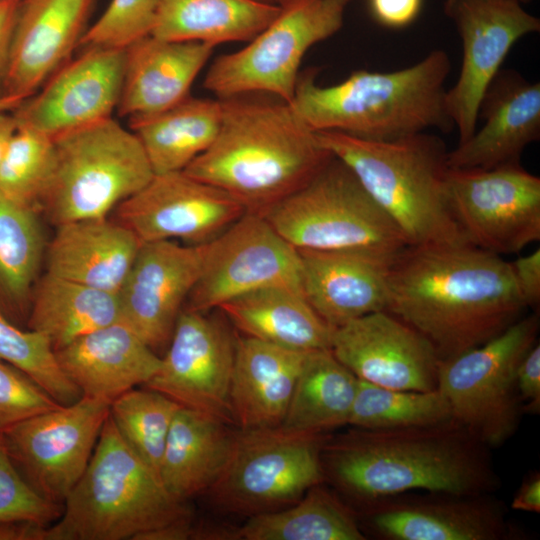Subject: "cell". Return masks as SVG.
I'll return each mask as SVG.
<instances>
[{
	"label": "cell",
	"mask_w": 540,
	"mask_h": 540,
	"mask_svg": "<svg viewBox=\"0 0 540 540\" xmlns=\"http://www.w3.org/2000/svg\"><path fill=\"white\" fill-rule=\"evenodd\" d=\"M526 308L510 262L468 243L408 245L390 264L385 311L425 337L439 360L487 342Z\"/></svg>",
	"instance_id": "obj_1"
},
{
	"label": "cell",
	"mask_w": 540,
	"mask_h": 540,
	"mask_svg": "<svg viewBox=\"0 0 540 540\" xmlns=\"http://www.w3.org/2000/svg\"><path fill=\"white\" fill-rule=\"evenodd\" d=\"M490 449L454 419L420 427L325 434V482L352 507L396 494L493 493L500 478Z\"/></svg>",
	"instance_id": "obj_2"
},
{
	"label": "cell",
	"mask_w": 540,
	"mask_h": 540,
	"mask_svg": "<svg viewBox=\"0 0 540 540\" xmlns=\"http://www.w3.org/2000/svg\"><path fill=\"white\" fill-rule=\"evenodd\" d=\"M270 95L219 98L212 145L183 172L261 213L309 181L332 157L291 106Z\"/></svg>",
	"instance_id": "obj_3"
},
{
	"label": "cell",
	"mask_w": 540,
	"mask_h": 540,
	"mask_svg": "<svg viewBox=\"0 0 540 540\" xmlns=\"http://www.w3.org/2000/svg\"><path fill=\"white\" fill-rule=\"evenodd\" d=\"M449 55L432 50L419 62L392 72L353 71L343 81L322 86L316 72L299 75L289 103L313 131H335L377 141L408 137L430 129L450 132L445 82Z\"/></svg>",
	"instance_id": "obj_4"
},
{
	"label": "cell",
	"mask_w": 540,
	"mask_h": 540,
	"mask_svg": "<svg viewBox=\"0 0 540 540\" xmlns=\"http://www.w3.org/2000/svg\"><path fill=\"white\" fill-rule=\"evenodd\" d=\"M316 134L322 146L351 170L409 246L468 243L449 207L448 150L441 138L427 132L389 141L335 131Z\"/></svg>",
	"instance_id": "obj_5"
},
{
	"label": "cell",
	"mask_w": 540,
	"mask_h": 540,
	"mask_svg": "<svg viewBox=\"0 0 540 540\" xmlns=\"http://www.w3.org/2000/svg\"><path fill=\"white\" fill-rule=\"evenodd\" d=\"M46 540L133 539L191 515L123 440L110 413L90 461Z\"/></svg>",
	"instance_id": "obj_6"
},
{
	"label": "cell",
	"mask_w": 540,
	"mask_h": 540,
	"mask_svg": "<svg viewBox=\"0 0 540 540\" xmlns=\"http://www.w3.org/2000/svg\"><path fill=\"white\" fill-rule=\"evenodd\" d=\"M53 141L54 168L41 210L56 226L106 218L154 176L136 135L112 117Z\"/></svg>",
	"instance_id": "obj_7"
},
{
	"label": "cell",
	"mask_w": 540,
	"mask_h": 540,
	"mask_svg": "<svg viewBox=\"0 0 540 540\" xmlns=\"http://www.w3.org/2000/svg\"><path fill=\"white\" fill-rule=\"evenodd\" d=\"M261 214L297 249L361 250L395 257L408 246L351 170L334 156Z\"/></svg>",
	"instance_id": "obj_8"
},
{
	"label": "cell",
	"mask_w": 540,
	"mask_h": 540,
	"mask_svg": "<svg viewBox=\"0 0 540 540\" xmlns=\"http://www.w3.org/2000/svg\"><path fill=\"white\" fill-rule=\"evenodd\" d=\"M349 2L283 0L276 17L243 48L214 60L204 88L217 98L265 94L289 104L305 54L342 28Z\"/></svg>",
	"instance_id": "obj_9"
},
{
	"label": "cell",
	"mask_w": 540,
	"mask_h": 540,
	"mask_svg": "<svg viewBox=\"0 0 540 540\" xmlns=\"http://www.w3.org/2000/svg\"><path fill=\"white\" fill-rule=\"evenodd\" d=\"M539 316H522L487 342L439 360L438 389L452 418L489 448L518 429L523 406L516 387L517 368L538 342Z\"/></svg>",
	"instance_id": "obj_10"
},
{
	"label": "cell",
	"mask_w": 540,
	"mask_h": 540,
	"mask_svg": "<svg viewBox=\"0 0 540 540\" xmlns=\"http://www.w3.org/2000/svg\"><path fill=\"white\" fill-rule=\"evenodd\" d=\"M325 434L266 428L236 431L225 467L208 490L212 501L248 517L288 507L325 482Z\"/></svg>",
	"instance_id": "obj_11"
},
{
	"label": "cell",
	"mask_w": 540,
	"mask_h": 540,
	"mask_svg": "<svg viewBox=\"0 0 540 540\" xmlns=\"http://www.w3.org/2000/svg\"><path fill=\"white\" fill-rule=\"evenodd\" d=\"M446 194L455 221L473 246L501 256L540 239V178L520 163L449 168Z\"/></svg>",
	"instance_id": "obj_12"
},
{
	"label": "cell",
	"mask_w": 540,
	"mask_h": 540,
	"mask_svg": "<svg viewBox=\"0 0 540 540\" xmlns=\"http://www.w3.org/2000/svg\"><path fill=\"white\" fill-rule=\"evenodd\" d=\"M110 403L82 396L1 432L13 463L39 494L64 502L90 461Z\"/></svg>",
	"instance_id": "obj_13"
},
{
	"label": "cell",
	"mask_w": 540,
	"mask_h": 540,
	"mask_svg": "<svg viewBox=\"0 0 540 540\" xmlns=\"http://www.w3.org/2000/svg\"><path fill=\"white\" fill-rule=\"evenodd\" d=\"M274 286L302 290L298 249L261 214L247 211L206 243L202 272L187 309L216 310L240 295Z\"/></svg>",
	"instance_id": "obj_14"
},
{
	"label": "cell",
	"mask_w": 540,
	"mask_h": 540,
	"mask_svg": "<svg viewBox=\"0 0 540 540\" xmlns=\"http://www.w3.org/2000/svg\"><path fill=\"white\" fill-rule=\"evenodd\" d=\"M219 312L182 311L160 367L144 387L230 425L235 424L230 385L237 337Z\"/></svg>",
	"instance_id": "obj_15"
},
{
	"label": "cell",
	"mask_w": 540,
	"mask_h": 540,
	"mask_svg": "<svg viewBox=\"0 0 540 540\" xmlns=\"http://www.w3.org/2000/svg\"><path fill=\"white\" fill-rule=\"evenodd\" d=\"M365 536L381 540H507L518 536L492 493L416 491L353 507Z\"/></svg>",
	"instance_id": "obj_16"
},
{
	"label": "cell",
	"mask_w": 540,
	"mask_h": 540,
	"mask_svg": "<svg viewBox=\"0 0 540 540\" xmlns=\"http://www.w3.org/2000/svg\"><path fill=\"white\" fill-rule=\"evenodd\" d=\"M444 12L462 43L459 77L445 97L462 143L476 131L482 97L510 49L539 32L540 19L515 0H446Z\"/></svg>",
	"instance_id": "obj_17"
},
{
	"label": "cell",
	"mask_w": 540,
	"mask_h": 540,
	"mask_svg": "<svg viewBox=\"0 0 540 540\" xmlns=\"http://www.w3.org/2000/svg\"><path fill=\"white\" fill-rule=\"evenodd\" d=\"M247 212L227 192L183 171L154 174L117 207L118 221L142 242L181 239L206 244Z\"/></svg>",
	"instance_id": "obj_18"
},
{
	"label": "cell",
	"mask_w": 540,
	"mask_h": 540,
	"mask_svg": "<svg viewBox=\"0 0 540 540\" xmlns=\"http://www.w3.org/2000/svg\"><path fill=\"white\" fill-rule=\"evenodd\" d=\"M125 49L90 46L13 110L18 126L55 138L111 117L120 99Z\"/></svg>",
	"instance_id": "obj_19"
},
{
	"label": "cell",
	"mask_w": 540,
	"mask_h": 540,
	"mask_svg": "<svg viewBox=\"0 0 540 540\" xmlns=\"http://www.w3.org/2000/svg\"><path fill=\"white\" fill-rule=\"evenodd\" d=\"M206 244L142 242L119 290L121 322L152 350L168 345L182 305L198 281Z\"/></svg>",
	"instance_id": "obj_20"
},
{
	"label": "cell",
	"mask_w": 540,
	"mask_h": 540,
	"mask_svg": "<svg viewBox=\"0 0 540 540\" xmlns=\"http://www.w3.org/2000/svg\"><path fill=\"white\" fill-rule=\"evenodd\" d=\"M331 351L358 379L389 389L438 387L439 357L415 329L387 311L335 328Z\"/></svg>",
	"instance_id": "obj_21"
},
{
	"label": "cell",
	"mask_w": 540,
	"mask_h": 540,
	"mask_svg": "<svg viewBox=\"0 0 540 540\" xmlns=\"http://www.w3.org/2000/svg\"><path fill=\"white\" fill-rule=\"evenodd\" d=\"M478 119L484 121L480 130L448 151V167L520 163L525 148L540 139V83L515 70H500L482 97Z\"/></svg>",
	"instance_id": "obj_22"
},
{
	"label": "cell",
	"mask_w": 540,
	"mask_h": 540,
	"mask_svg": "<svg viewBox=\"0 0 540 540\" xmlns=\"http://www.w3.org/2000/svg\"><path fill=\"white\" fill-rule=\"evenodd\" d=\"M95 0H21L4 94L26 99L81 43Z\"/></svg>",
	"instance_id": "obj_23"
},
{
	"label": "cell",
	"mask_w": 540,
	"mask_h": 540,
	"mask_svg": "<svg viewBox=\"0 0 540 540\" xmlns=\"http://www.w3.org/2000/svg\"><path fill=\"white\" fill-rule=\"evenodd\" d=\"M298 252L302 292L331 327L386 310L389 269L396 256L361 250L298 249Z\"/></svg>",
	"instance_id": "obj_24"
},
{
	"label": "cell",
	"mask_w": 540,
	"mask_h": 540,
	"mask_svg": "<svg viewBox=\"0 0 540 540\" xmlns=\"http://www.w3.org/2000/svg\"><path fill=\"white\" fill-rule=\"evenodd\" d=\"M215 47L148 34L125 48L118 114L128 121L158 114L187 96Z\"/></svg>",
	"instance_id": "obj_25"
},
{
	"label": "cell",
	"mask_w": 540,
	"mask_h": 540,
	"mask_svg": "<svg viewBox=\"0 0 540 540\" xmlns=\"http://www.w3.org/2000/svg\"><path fill=\"white\" fill-rule=\"evenodd\" d=\"M57 361L82 396L112 401L159 369L161 357L119 321L55 350Z\"/></svg>",
	"instance_id": "obj_26"
},
{
	"label": "cell",
	"mask_w": 540,
	"mask_h": 540,
	"mask_svg": "<svg viewBox=\"0 0 540 540\" xmlns=\"http://www.w3.org/2000/svg\"><path fill=\"white\" fill-rule=\"evenodd\" d=\"M308 352L237 338L230 405L239 429L281 426Z\"/></svg>",
	"instance_id": "obj_27"
},
{
	"label": "cell",
	"mask_w": 540,
	"mask_h": 540,
	"mask_svg": "<svg viewBox=\"0 0 540 540\" xmlns=\"http://www.w3.org/2000/svg\"><path fill=\"white\" fill-rule=\"evenodd\" d=\"M142 241L122 223L106 218L60 224L47 251V273L119 292Z\"/></svg>",
	"instance_id": "obj_28"
},
{
	"label": "cell",
	"mask_w": 540,
	"mask_h": 540,
	"mask_svg": "<svg viewBox=\"0 0 540 540\" xmlns=\"http://www.w3.org/2000/svg\"><path fill=\"white\" fill-rule=\"evenodd\" d=\"M218 309L244 336L304 352L331 348L335 328L318 315L301 289L261 288Z\"/></svg>",
	"instance_id": "obj_29"
},
{
	"label": "cell",
	"mask_w": 540,
	"mask_h": 540,
	"mask_svg": "<svg viewBox=\"0 0 540 540\" xmlns=\"http://www.w3.org/2000/svg\"><path fill=\"white\" fill-rule=\"evenodd\" d=\"M229 424L180 407L163 451L159 477L178 501L208 492L229 458L236 432Z\"/></svg>",
	"instance_id": "obj_30"
},
{
	"label": "cell",
	"mask_w": 540,
	"mask_h": 540,
	"mask_svg": "<svg viewBox=\"0 0 540 540\" xmlns=\"http://www.w3.org/2000/svg\"><path fill=\"white\" fill-rule=\"evenodd\" d=\"M262 0H159L150 34L169 41L217 46L248 42L278 14Z\"/></svg>",
	"instance_id": "obj_31"
},
{
	"label": "cell",
	"mask_w": 540,
	"mask_h": 540,
	"mask_svg": "<svg viewBox=\"0 0 540 540\" xmlns=\"http://www.w3.org/2000/svg\"><path fill=\"white\" fill-rule=\"evenodd\" d=\"M222 119L219 98L187 96L149 117L129 121L154 174L183 171L214 142Z\"/></svg>",
	"instance_id": "obj_32"
},
{
	"label": "cell",
	"mask_w": 540,
	"mask_h": 540,
	"mask_svg": "<svg viewBox=\"0 0 540 540\" xmlns=\"http://www.w3.org/2000/svg\"><path fill=\"white\" fill-rule=\"evenodd\" d=\"M121 320L118 292L45 273L32 293L27 328L45 335L55 350Z\"/></svg>",
	"instance_id": "obj_33"
},
{
	"label": "cell",
	"mask_w": 540,
	"mask_h": 540,
	"mask_svg": "<svg viewBox=\"0 0 540 540\" xmlns=\"http://www.w3.org/2000/svg\"><path fill=\"white\" fill-rule=\"evenodd\" d=\"M359 379L331 349L309 351L296 380L281 428L326 434L348 425Z\"/></svg>",
	"instance_id": "obj_34"
},
{
	"label": "cell",
	"mask_w": 540,
	"mask_h": 540,
	"mask_svg": "<svg viewBox=\"0 0 540 540\" xmlns=\"http://www.w3.org/2000/svg\"><path fill=\"white\" fill-rule=\"evenodd\" d=\"M325 482L312 486L296 503L258 514L238 529V540H365L354 508Z\"/></svg>",
	"instance_id": "obj_35"
},
{
	"label": "cell",
	"mask_w": 540,
	"mask_h": 540,
	"mask_svg": "<svg viewBox=\"0 0 540 540\" xmlns=\"http://www.w3.org/2000/svg\"><path fill=\"white\" fill-rule=\"evenodd\" d=\"M35 209L0 196V315L27 324L44 240Z\"/></svg>",
	"instance_id": "obj_36"
},
{
	"label": "cell",
	"mask_w": 540,
	"mask_h": 540,
	"mask_svg": "<svg viewBox=\"0 0 540 540\" xmlns=\"http://www.w3.org/2000/svg\"><path fill=\"white\" fill-rule=\"evenodd\" d=\"M452 418L450 404L437 388L431 391L397 390L359 379L348 425L364 429L430 426Z\"/></svg>",
	"instance_id": "obj_37"
},
{
	"label": "cell",
	"mask_w": 540,
	"mask_h": 540,
	"mask_svg": "<svg viewBox=\"0 0 540 540\" xmlns=\"http://www.w3.org/2000/svg\"><path fill=\"white\" fill-rule=\"evenodd\" d=\"M180 407L147 387L127 390L110 403V417L120 436L158 476L167 436Z\"/></svg>",
	"instance_id": "obj_38"
},
{
	"label": "cell",
	"mask_w": 540,
	"mask_h": 540,
	"mask_svg": "<svg viewBox=\"0 0 540 540\" xmlns=\"http://www.w3.org/2000/svg\"><path fill=\"white\" fill-rule=\"evenodd\" d=\"M54 162L53 138L18 126L0 165V196L40 211Z\"/></svg>",
	"instance_id": "obj_39"
},
{
	"label": "cell",
	"mask_w": 540,
	"mask_h": 540,
	"mask_svg": "<svg viewBox=\"0 0 540 540\" xmlns=\"http://www.w3.org/2000/svg\"><path fill=\"white\" fill-rule=\"evenodd\" d=\"M0 360L24 371L61 405L72 404L82 397L79 388L60 367L49 339L1 315Z\"/></svg>",
	"instance_id": "obj_40"
},
{
	"label": "cell",
	"mask_w": 540,
	"mask_h": 540,
	"mask_svg": "<svg viewBox=\"0 0 540 540\" xmlns=\"http://www.w3.org/2000/svg\"><path fill=\"white\" fill-rule=\"evenodd\" d=\"M158 3L159 0H111L87 28L80 44L125 49L150 34Z\"/></svg>",
	"instance_id": "obj_41"
},
{
	"label": "cell",
	"mask_w": 540,
	"mask_h": 540,
	"mask_svg": "<svg viewBox=\"0 0 540 540\" xmlns=\"http://www.w3.org/2000/svg\"><path fill=\"white\" fill-rule=\"evenodd\" d=\"M63 505L39 494L22 476L10 458L0 432V522L54 523Z\"/></svg>",
	"instance_id": "obj_42"
},
{
	"label": "cell",
	"mask_w": 540,
	"mask_h": 540,
	"mask_svg": "<svg viewBox=\"0 0 540 540\" xmlns=\"http://www.w3.org/2000/svg\"><path fill=\"white\" fill-rule=\"evenodd\" d=\"M59 406L28 374L0 360V432Z\"/></svg>",
	"instance_id": "obj_43"
},
{
	"label": "cell",
	"mask_w": 540,
	"mask_h": 540,
	"mask_svg": "<svg viewBox=\"0 0 540 540\" xmlns=\"http://www.w3.org/2000/svg\"><path fill=\"white\" fill-rule=\"evenodd\" d=\"M516 387L524 413L540 411V344L526 353L516 372Z\"/></svg>",
	"instance_id": "obj_44"
},
{
	"label": "cell",
	"mask_w": 540,
	"mask_h": 540,
	"mask_svg": "<svg viewBox=\"0 0 540 540\" xmlns=\"http://www.w3.org/2000/svg\"><path fill=\"white\" fill-rule=\"evenodd\" d=\"M423 0H369L370 13L380 25L400 29L413 23L422 9Z\"/></svg>",
	"instance_id": "obj_45"
},
{
	"label": "cell",
	"mask_w": 540,
	"mask_h": 540,
	"mask_svg": "<svg viewBox=\"0 0 540 540\" xmlns=\"http://www.w3.org/2000/svg\"><path fill=\"white\" fill-rule=\"evenodd\" d=\"M512 272L525 304L535 308L540 302V249L510 262Z\"/></svg>",
	"instance_id": "obj_46"
},
{
	"label": "cell",
	"mask_w": 540,
	"mask_h": 540,
	"mask_svg": "<svg viewBox=\"0 0 540 540\" xmlns=\"http://www.w3.org/2000/svg\"><path fill=\"white\" fill-rule=\"evenodd\" d=\"M20 3L21 0H0V97L5 96L4 86Z\"/></svg>",
	"instance_id": "obj_47"
},
{
	"label": "cell",
	"mask_w": 540,
	"mask_h": 540,
	"mask_svg": "<svg viewBox=\"0 0 540 540\" xmlns=\"http://www.w3.org/2000/svg\"><path fill=\"white\" fill-rule=\"evenodd\" d=\"M511 508L524 512H540V473H530L521 483L512 502Z\"/></svg>",
	"instance_id": "obj_48"
},
{
	"label": "cell",
	"mask_w": 540,
	"mask_h": 540,
	"mask_svg": "<svg viewBox=\"0 0 540 540\" xmlns=\"http://www.w3.org/2000/svg\"><path fill=\"white\" fill-rule=\"evenodd\" d=\"M46 527L32 521H2L0 540H46Z\"/></svg>",
	"instance_id": "obj_49"
},
{
	"label": "cell",
	"mask_w": 540,
	"mask_h": 540,
	"mask_svg": "<svg viewBox=\"0 0 540 540\" xmlns=\"http://www.w3.org/2000/svg\"><path fill=\"white\" fill-rule=\"evenodd\" d=\"M17 128L18 123L13 113L0 111V165Z\"/></svg>",
	"instance_id": "obj_50"
},
{
	"label": "cell",
	"mask_w": 540,
	"mask_h": 540,
	"mask_svg": "<svg viewBox=\"0 0 540 540\" xmlns=\"http://www.w3.org/2000/svg\"><path fill=\"white\" fill-rule=\"evenodd\" d=\"M24 99L14 96H1L0 97V111H11L19 106Z\"/></svg>",
	"instance_id": "obj_51"
},
{
	"label": "cell",
	"mask_w": 540,
	"mask_h": 540,
	"mask_svg": "<svg viewBox=\"0 0 540 540\" xmlns=\"http://www.w3.org/2000/svg\"><path fill=\"white\" fill-rule=\"evenodd\" d=\"M515 1H517V2H519V3H521V4H523V3H528V2H530L531 0H515Z\"/></svg>",
	"instance_id": "obj_52"
},
{
	"label": "cell",
	"mask_w": 540,
	"mask_h": 540,
	"mask_svg": "<svg viewBox=\"0 0 540 540\" xmlns=\"http://www.w3.org/2000/svg\"><path fill=\"white\" fill-rule=\"evenodd\" d=\"M262 1L270 2V0H262ZM277 1L282 2L283 0H277ZM270 3H272V2H270Z\"/></svg>",
	"instance_id": "obj_53"
}]
</instances>
